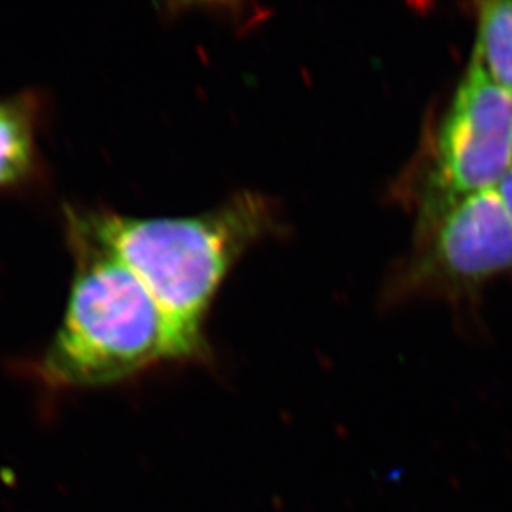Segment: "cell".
Instances as JSON below:
<instances>
[{"label":"cell","mask_w":512,"mask_h":512,"mask_svg":"<svg viewBox=\"0 0 512 512\" xmlns=\"http://www.w3.org/2000/svg\"><path fill=\"white\" fill-rule=\"evenodd\" d=\"M473 62L512 95V2L479 5L478 39Z\"/></svg>","instance_id":"obj_6"},{"label":"cell","mask_w":512,"mask_h":512,"mask_svg":"<svg viewBox=\"0 0 512 512\" xmlns=\"http://www.w3.org/2000/svg\"><path fill=\"white\" fill-rule=\"evenodd\" d=\"M77 274L62 327L42 360L52 385L97 387L178 358L165 315L115 257L70 229Z\"/></svg>","instance_id":"obj_2"},{"label":"cell","mask_w":512,"mask_h":512,"mask_svg":"<svg viewBox=\"0 0 512 512\" xmlns=\"http://www.w3.org/2000/svg\"><path fill=\"white\" fill-rule=\"evenodd\" d=\"M512 168V95L471 62L436 146L438 211L469 194L498 188Z\"/></svg>","instance_id":"obj_3"},{"label":"cell","mask_w":512,"mask_h":512,"mask_svg":"<svg viewBox=\"0 0 512 512\" xmlns=\"http://www.w3.org/2000/svg\"><path fill=\"white\" fill-rule=\"evenodd\" d=\"M68 226L120 261L145 285L165 315L179 360L203 345L209 305L237 259L274 226L271 206L239 193L191 218L68 214Z\"/></svg>","instance_id":"obj_1"},{"label":"cell","mask_w":512,"mask_h":512,"mask_svg":"<svg viewBox=\"0 0 512 512\" xmlns=\"http://www.w3.org/2000/svg\"><path fill=\"white\" fill-rule=\"evenodd\" d=\"M498 191L501 194V198H503L504 204H506V208H508L512 221V168L504 176L503 181L499 183Z\"/></svg>","instance_id":"obj_7"},{"label":"cell","mask_w":512,"mask_h":512,"mask_svg":"<svg viewBox=\"0 0 512 512\" xmlns=\"http://www.w3.org/2000/svg\"><path fill=\"white\" fill-rule=\"evenodd\" d=\"M32 107L25 97L0 100V189L24 183L34 171Z\"/></svg>","instance_id":"obj_5"},{"label":"cell","mask_w":512,"mask_h":512,"mask_svg":"<svg viewBox=\"0 0 512 512\" xmlns=\"http://www.w3.org/2000/svg\"><path fill=\"white\" fill-rule=\"evenodd\" d=\"M433 259L459 281L512 269V221L498 188L469 194L441 214Z\"/></svg>","instance_id":"obj_4"}]
</instances>
